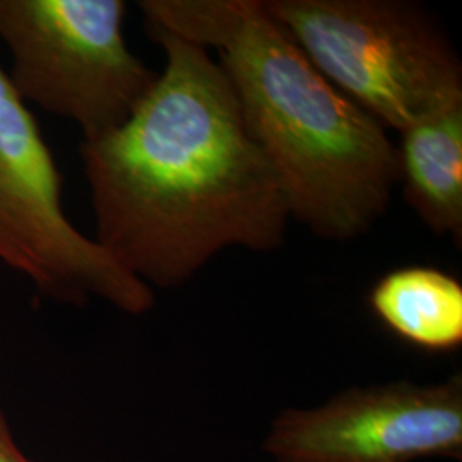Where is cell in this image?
Instances as JSON below:
<instances>
[{
	"label": "cell",
	"mask_w": 462,
	"mask_h": 462,
	"mask_svg": "<svg viewBox=\"0 0 462 462\" xmlns=\"http://www.w3.org/2000/svg\"><path fill=\"white\" fill-rule=\"evenodd\" d=\"M399 183L406 202L430 230L462 238V103L401 133Z\"/></svg>",
	"instance_id": "7"
},
{
	"label": "cell",
	"mask_w": 462,
	"mask_h": 462,
	"mask_svg": "<svg viewBox=\"0 0 462 462\" xmlns=\"http://www.w3.org/2000/svg\"><path fill=\"white\" fill-rule=\"evenodd\" d=\"M0 462H33L21 452V448L14 442L2 408H0Z\"/></svg>",
	"instance_id": "9"
},
{
	"label": "cell",
	"mask_w": 462,
	"mask_h": 462,
	"mask_svg": "<svg viewBox=\"0 0 462 462\" xmlns=\"http://www.w3.org/2000/svg\"><path fill=\"white\" fill-rule=\"evenodd\" d=\"M368 303L380 322L411 346L446 353L462 345V284L433 265H406L383 274Z\"/></svg>",
	"instance_id": "8"
},
{
	"label": "cell",
	"mask_w": 462,
	"mask_h": 462,
	"mask_svg": "<svg viewBox=\"0 0 462 462\" xmlns=\"http://www.w3.org/2000/svg\"><path fill=\"white\" fill-rule=\"evenodd\" d=\"M122 0H0L17 97L74 122L83 139L122 125L158 78L124 34Z\"/></svg>",
	"instance_id": "4"
},
{
	"label": "cell",
	"mask_w": 462,
	"mask_h": 462,
	"mask_svg": "<svg viewBox=\"0 0 462 462\" xmlns=\"http://www.w3.org/2000/svg\"><path fill=\"white\" fill-rule=\"evenodd\" d=\"M312 66L383 129L402 133L462 103L446 36L401 0H263Z\"/></svg>",
	"instance_id": "3"
},
{
	"label": "cell",
	"mask_w": 462,
	"mask_h": 462,
	"mask_svg": "<svg viewBox=\"0 0 462 462\" xmlns=\"http://www.w3.org/2000/svg\"><path fill=\"white\" fill-rule=\"evenodd\" d=\"M165 67L131 116L83 139L97 244L152 288L192 280L221 250L282 245L290 204L209 50L146 24Z\"/></svg>",
	"instance_id": "1"
},
{
	"label": "cell",
	"mask_w": 462,
	"mask_h": 462,
	"mask_svg": "<svg viewBox=\"0 0 462 462\" xmlns=\"http://www.w3.org/2000/svg\"><path fill=\"white\" fill-rule=\"evenodd\" d=\"M274 462L462 459V377L355 387L314 410H284L264 442Z\"/></svg>",
	"instance_id": "6"
},
{
	"label": "cell",
	"mask_w": 462,
	"mask_h": 462,
	"mask_svg": "<svg viewBox=\"0 0 462 462\" xmlns=\"http://www.w3.org/2000/svg\"><path fill=\"white\" fill-rule=\"evenodd\" d=\"M144 24L213 50L291 217L347 242L372 230L399 185L385 129L312 66L263 0H141Z\"/></svg>",
	"instance_id": "2"
},
{
	"label": "cell",
	"mask_w": 462,
	"mask_h": 462,
	"mask_svg": "<svg viewBox=\"0 0 462 462\" xmlns=\"http://www.w3.org/2000/svg\"><path fill=\"white\" fill-rule=\"evenodd\" d=\"M0 263L57 303L84 307L99 298L131 315L154 307V291L67 217L60 170L2 67Z\"/></svg>",
	"instance_id": "5"
}]
</instances>
